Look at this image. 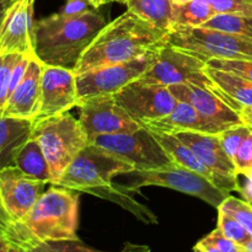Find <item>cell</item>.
<instances>
[{"label": "cell", "mask_w": 252, "mask_h": 252, "mask_svg": "<svg viewBox=\"0 0 252 252\" xmlns=\"http://www.w3.org/2000/svg\"><path fill=\"white\" fill-rule=\"evenodd\" d=\"M166 39L167 31L127 9L103 26L84 52L74 71L78 75L98 66L123 63L154 53L166 44Z\"/></svg>", "instance_id": "6da1fadb"}, {"label": "cell", "mask_w": 252, "mask_h": 252, "mask_svg": "<svg viewBox=\"0 0 252 252\" xmlns=\"http://www.w3.org/2000/svg\"><path fill=\"white\" fill-rule=\"evenodd\" d=\"M53 185L41 194L24 219L12 225L7 240L17 252L36 251L47 241L79 239V193Z\"/></svg>", "instance_id": "7a4b0ae2"}, {"label": "cell", "mask_w": 252, "mask_h": 252, "mask_svg": "<svg viewBox=\"0 0 252 252\" xmlns=\"http://www.w3.org/2000/svg\"><path fill=\"white\" fill-rule=\"evenodd\" d=\"M106 25L95 10L76 16L53 14L34 22L33 54L44 65L74 70L84 52Z\"/></svg>", "instance_id": "3957f363"}, {"label": "cell", "mask_w": 252, "mask_h": 252, "mask_svg": "<svg viewBox=\"0 0 252 252\" xmlns=\"http://www.w3.org/2000/svg\"><path fill=\"white\" fill-rule=\"evenodd\" d=\"M31 137L39 143L46 155L53 177L52 185L57 184L74 158L90 143L80 121L69 111L36 121Z\"/></svg>", "instance_id": "277c9868"}, {"label": "cell", "mask_w": 252, "mask_h": 252, "mask_svg": "<svg viewBox=\"0 0 252 252\" xmlns=\"http://www.w3.org/2000/svg\"><path fill=\"white\" fill-rule=\"evenodd\" d=\"M135 170L130 162L106 148L90 142L79 152L57 181V186L89 193L91 189L108 186L118 175Z\"/></svg>", "instance_id": "5b68a950"}, {"label": "cell", "mask_w": 252, "mask_h": 252, "mask_svg": "<svg viewBox=\"0 0 252 252\" xmlns=\"http://www.w3.org/2000/svg\"><path fill=\"white\" fill-rule=\"evenodd\" d=\"M166 43L206 63L211 59L252 61L251 42L209 27H175L167 32Z\"/></svg>", "instance_id": "8992f818"}, {"label": "cell", "mask_w": 252, "mask_h": 252, "mask_svg": "<svg viewBox=\"0 0 252 252\" xmlns=\"http://www.w3.org/2000/svg\"><path fill=\"white\" fill-rule=\"evenodd\" d=\"M127 175H130L135 179L134 181H132V185L125 187L128 192L135 191L145 186L166 187L197 197L217 209L229 196V193L217 187L206 176L197 174L193 170L187 169L176 162H172L171 165L160 169L133 170Z\"/></svg>", "instance_id": "52a82bcc"}, {"label": "cell", "mask_w": 252, "mask_h": 252, "mask_svg": "<svg viewBox=\"0 0 252 252\" xmlns=\"http://www.w3.org/2000/svg\"><path fill=\"white\" fill-rule=\"evenodd\" d=\"M157 52L132 61L108 64L78 74L76 88L79 102L97 96L115 95L128 84L140 79L154 64Z\"/></svg>", "instance_id": "ba28073f"}, {"label": "cell", "mask_w": 252, "mask_h": 252, "mask_svg": "<svg viewBox=\"0 0 252 252\" xmlns=\"http://www.w3.org/2000/svg\"><path fill=\"white\" fill-rule=\"evenodd\" d=\"M206 62L166 43L158 49L152 68L138 80L162 86L191 83L214 89L213 81L206 73Z\"/></svg>", "instance_id": "9c48e42d"}, {"label": "cell", "mask_w": 252, "mask_h": 252, "mask_svg": "<svg viewBox=\"0 0 252 252\" xmlns=\"http://www.w3.org/2000/svg\"><path fill=\"white\" fill-rule=\"evenodd\" d=\"M93 143L127 160L135 170L160 169L174 162L169 153L158 142L154 133L144 126L134 133L98 135Z\"/></svg>", "instance_id": "30bf717a"}, {"label": "cell", "mask_w": 252, "mask_h": 252, "mask_svg": "<svg viewBox=\"0 0 252 252\" xmlns=\"http://www.w3.org/2000/svg\"><path fill=\"white\" fill-rule=\"evenodd\" d=\"M113 97L140 126L165 117L177 103L167 86L140 80L128 84Z\"/></svg>", "instance_id": "8fae6325"}, {"label": "cell", "mask_w": 252, "mask_h": 252, "mask_svg": "<svg viewBox=\"0 0 252 252\" xmlns=\"http://www.w3.org/2000/svg\"><path fill=\"white\" fill-rule=\"evenodd\" d=\"M78 107L80 108L79 121L90 142L98 135L134 133L143 127L118 105L113 95L80 101Z\"/></svg>", "instance_id": "7c38bea8"}, {"label": "cell", "mask_w": 252, "mask_h": 252, "mask_svg": "<svg viewBox=\"0 0 252 252\" xmlns=\"http://www.w3.org/2000/svg\"><path fill=\"white\" fill-rule=\"evenodd\" d=\"M176 100L193 106L201 117L211 125L217 133L243 125L240 113L218 91L196 84H176L167 86Z\"/></svg>", "instance_id": "4fadbf2b"}, {"label": "cell", "mask_w": 252, "mask_h": 252, "mask_svg": "<svg viewBox=\"0 0 252 252\" xmlns=\"http://www.w3.org/2000/svg\"><path fill=\"white\" fill-rule=\"evenodd\" d=\"M79 102L76 74L71 69L44 65L39 108L33 122L68 112Z\"/></svg>", "instance_id": "5bb4252c"}, {"label": "cell", "mask_w": 252, "mask_h": 252, "mask_svg": "<svg viewBox=\"0 0 252 252\" xmlns=\"http://www.w3.org/2000/svg\"><path fill=\"white\" fill-rule=\"evenodd\" d=\"M46 182L29 176L19 167L0 170V197L14 223L20 221L44 192Z\"/></svg>", "instance_id": "9a60e30c"}, {"label": "cell", "mask_w": 252, "mask_h": 252, "mask_svg": "<svg viewBox=\"0 0 252 252\" xmlns=\"http://www.w3.org/2000/svg\"><path fill=\"white\" fill-rule=\"evenodd\" d=\"M34 0H14L0 21V56L33 53Z\"/></svg>", "instance_id": "2e32d148"}, {"label": "cell", "mask_w": 252, "mask_h": 252, "mask_svg": "<svg viewBox=\"0 0 252 252\" xmlns=\"http://www.w3.org/2000/svg\"><path fill=\"white\" fill-rule=\"evenodd\" d=\"M171 134L176 135L184 144H186L201 160L202 164L206 165L212 171L223 176L238 179L239 172L234 164V160L224 150L218 134L191 132V130L171 133Z\"/></svg>", "instance_id": "e0dca14e"}, {"label": "cell", "mask_w": 252, "mask_h": 252, "mask_svg": "<svg viewBox=\"0 0 252 252\" xmlns=\"http://www.w3.org/2000/svg\"><path fill=\"white\" fill-rule=\"evenodd\" d=\"M44 64L33 56L24 78L7 98L2 115L34 120L41 100V80Z\"/></svg>", "instance_id": "ac0fdd59"}, {"label": "cell", "mask_w": 252, "mask_h": 252, "mask_svg": "<svg viewBox=\"0 0 252 252\" xmlns=\"http://www.w3.org/2000/svg\"><path fill=\"white\" fill-rule=\"evenodd\" d=\"M152 132L154 133L155 138L161 144V147L169 153L174 162L182 165V166L187 167L189 170H193L197 174L203 175L207 179L211 180L217 187L225 191L226 193H230L233 191H240L238 179L223 176V175L216 174L214 171H212L206 165L202 164L201 160L194 155V153L186 144H184L176 135L171 134V133L157 132V130H152Z\"/></svg>", "instance_id": "d6986e66"}, {"label": "cell", "mask_w": 252, "mask_h": 252, "mask_svg": "<svg viewBox=\"0 0 252 252\" xmlns=\"http://www.w3.org/2000/svg\"><path fill=\"white\" fill-rule=\"evenodd\" d=\"M33 120L0 116V170L15 166V160L33 130Z\"/></svg>", "instance_id": "ffe728a7"}, {"label": "cell", "mask_w": 252, "mask_h": 252, "mask_svg": "<svg viewBox=\"0 0 252 252\" xmlns=\"http://www.w3.org/2000/svg\"><path fill=\"white\" fill-rule=\"evenodd\" d=\"M144 127H147L150 130L164 133H177L191 130V132L218 134L217 130L201 117V115L197 112L193 106L189 105V102L179 100H177L174 110L169 115L160 118V120L147 123Z\"/></svg>", "instance_id": "44dd1931"}, {"label": "cell", "mask_w": 252, "mask_h": 252, "mask_svg": "<svg viewBox=\"0 0 252 252\" xmlns=\"http://www.w3.org/2000/svg\"><path fill=\"white\" fill-rule=\"evenodd\" d=\"M206 73L213 81L214 89L240 112L241 108L252 106V81L239 74L206 66Z\"/></svg>", "instance_id": "7402d4cb"}, {"label": "cell", "mask_w": 252, "mask_h": 252, "mask_svg": "<svg viewBox=\"0 0 252 252\" xmlns=\"http://www.w3.org/2000/svg\"><path fill=\"white\" fill-rule=\"evenodd\" d=\"M15 166L22 172L37 180L51 184L53 182L51 167L41 145L34 138H30L15 160Z\"/></svg>", "instance_id": "603a6c76"}, {"label": "cell", "mask_w": 252, "mask_h": 252, "mask_svg": "<svg viewBox=\"0 0 252 252\" xmlns=\"http://www.w3.org/2000/svg\"><path fill=\"white\" fill-rule=\"evenodd\" d=\"M127 9L154 26L169 32L172 29V4L170 0H127Z\"/></svg>", "instance_id": "cb8c5ba5"}, {"label": "cell", "mask_w": 252, "mask_h": 252, "mask_svg": "<svg viewBox=\"0 0 252 252\" xmlns=\"http://www.w3.org/2000/svg\"><path fill=\"white\" fill-rule=\"evenodd\" d=\"M127 189L125 187L120 186H113L112 184L108 185V186L98 187V189H91L89 192V194H93V196L101 197V198L108 199L111 202H115V203L120 204L121 207H123L125 209L129 211L130 213L134 214L139 220L144 221L147 224H157L158 218L147 208V207L142 206V204L138 203L132 196L127 193Z\"/></svg>", "instance_id": "d4e9b609"}, {"label": "cell", "mask_w": 252, "mask_h": 252, "mask_svg": "<svg viewBox=\"0 0 252 252\" xmlns=\"http://www.w3.org/2000/svg\"><path fill=\"white\" fill-rule=\"evenodd\" d=\"M216 14V10L207 0H191L186 4L174 5L172 29L202 26Z\"/></svg>", "instance_id": "484cf974"}, {"label": "cell", "mask_w": 252, "mask_h": 252, "mask_svg": "<svg viewBox=\"0 0 252 252\" xmlns=\"http://www.w3.org/2000/svg\"><path fill=\"white\" fill-rule=\"evenodd\" d=\"M203 27L220 30L238 36L252 43V16L251 15L235 14V12H217L211 17Z\"/></svg>", "instance_id": "4316f807"}, {"label": "cell", "mask_w": 252, "mask_h": 252, "mask_svg": "<svg viewBox=\"0 0 252 252\" xmlns=\"http://www.w3.org/2000/svg\"><path fill=\"white\" fill-rule=\"evenodd\" d=\"M193 250L198 252H245L243 245L226 238L219 228L214 229L199 240L193 246Z\"/></svg>", "instance_id": "83f0119b"}, {"label": "cell", "mask_w": 252, "mask_h": 252, "mask_svg": "<svg viewBox=\"0 0 252 252\" xmlns=\"http://www.w3.org/2000/svg\"><path fill=\"white\" fill-rule=\"evenodd\" d=\"M218 211H223L225 213H228L229 216L234 217V218L238 219L244 226H245L246 230L249 231V234L252 238V204L249 202L243 201V199L235 198V197H231L229 194L223 202H221L220 206L218 207Z\"/></svg>", "instance_id": "f1b7e54d"}, {"label": "cell", "mask_w": 252, "mask_h": 252, "mask_svg": "<svg viewBox=\"0 0 252 252\" xmlns=\"http://www.w3.org/2000/svg\"><path fill=\"white\" fill-rule=\"evenodd\" d=\"M217 228L220 229V231L226 238L240 244V245H244L251 238L245 226L238 219L229 216L223 211H218V226Z\"/></svg>", "instance_id": "f546056e"}, {"label": "cell", "mask_w": 252, "mask_h": 252, "mask_svg": "<svg viewBox=\"0 0 252 252\" xmlns=\"http://www.w3.org/2000/svg\"><path fill=\"white\" fill-rule=\"evenodd\" d=\"M21 54L9 53L0 56V116L4 113L7 98H9V84L12 69Z\"/></svg>", "instance_id": "4dcf8cb0"}, {"label": "cell", "mask_w": 252, "mask_h": 252, "mask_svg": "<svg viewBox=\"0 0 252 252\" xmlns=\"http://www.w3.org/2000/svg\"><path fill=\"white\" fill-rule=\"evenodd\" d=\"M250 132L251 128H249L248 126L239 125L235 126V127L228 128V129L218 133L219 139H220V143L221 145H223L224 150H225L226 154H228L233 160L234 158H235L239 147H240L241 143L244 142V139L248 137V134Z\"/></svg>", "instance_id": "1f68e13d"}, {"label": "cell", "mask_w": 252, "mask_h": 252, "mask_svg": "<svg viewBox=\"0 0 252 252\" xmlns=\"http://www.w3.org/2000/svg\"><path fill=\"white\" fill-rule=\"evenodd\" d=\"M207 65L239 74L252 81V61L246 59H211Z\"/></svg>", "instance_id": "d6a6232c"}, {"label": "cell", "mask_w": 252, "mask_h": 252, "mask_svg": "<svg viewBox=\"0 0 252 252\" xmlns=\"http://www.w3.org/2000/svg\"><path fill=\"white\" fill-rule=\"evenodd\" d=\"M234 164L239 175H249L252 172V130L244 139L234 158Z\"/></svg>", "instance_id": "836d02e7"}, {"label": "cell", "mask_w": 252, "mask_h": 252, "mask_svg": "<svg viewBox=\"0 0 252 252\" xmlns=\"http://www.w3.org/2000/svg\"><path fill=\"white\" fill-rule=\"evenodd\" d=\"M216 12H235V14L251 15L252 0H207Z\"/></svg>", "instance_id": "e575fe53"}, {"label": "cell", "mask_w": 252, "mask_h": 252, "mask_svg": "<svg viewBox=\"0 0 252 252\" xmlns=\"http://www.w3.org/2000/svg\"><path fill=\"white\" fill-rule=\"evenodd\" d=\"M36 251H94L93 249L81 243L79 239H68V240L47 241L39 245Z\"/></svg>", "instance_id": "d590c367"}, {"label": "cell", "mask_w": 252, "mask_h": 252, "mask_svg": "<svg viewBox=\"0 0 252 252\" xmlns=\"http://www.w3.org/2000/svg\"><path fill=\"white\" fill-rule=\"evenodd\" d=\"M91 2L89 0H66L59 14L63 16H76L90 10ZM94 7V6H93Z\"/></svg>", "instance_id": "8d00e7d4"}, {"label": "cell", "mask_w": 252, "mask_h": 252, "mask_svg": "<svg viewBox=\"0 0 252 252\" xmlns=\"http://www.w3.org/2000/svg\"><path fill=\"white\" fill-rule=\"evenodd\" d=\"M12 225H14V220L11 219L10 214L7 213L6 208H5L4 203L0 197V235L5 236L7 239L10 231H11Z\"/></svg>", "instance_id": "74e56055"}, {"label": "cell", "mask_w": 252, "mask_h": 252, "mask_svg": "<svg viewBox=\"0 0 252 252\" xmlns=\"http://www.w3.org/2000/svg\"><path fill=\"white\" fill-rule=\"evenodd\" d=\"M240 118L243 121V125L248 126L249 128H252V106H248L240 110Z\"/></svg>", "instance_id": "f35d334b"}, {"label": "cell", "mask_w": 252, "mask_h": 252, "mask_svg": "<svg viewBox=\"0 0 252 252\" xmlns=\"http://www.w3.org/2000/svg\"><path fill=\"white\" fill-rule=\"evenodd\" d=\"M0 252H17V250L5 236L0 235Z\"/></svg>", "instance_id": "ab89813d"}, {"label": "cell", "mask_w": 252, "mask_h": 252, "mask_svg": "<svg viewBox=\"0 0 252 252\" xmlns=\"http://www.w3.org/2000/svg\"><path fill=\"white\" fill-rule=\"evenodd\" d=\"M12 1H14V0H0V21L2 20L5 12L9 9L10 5L12 4Z\"/></svg>", "instance_id": "60d3db41"}, {"label": "cell", "mask_w": 252, "mask_h": 252, "mask_svg": "<svg viewBox=\"0 0 252 252\" xmlns=\"http://www.w3.org/2000/svg\"><path fill=\"white\" fill-rule=\"evenodd\" d=\"M244 249H245V252H252V238L249 239L245 244H244Z\"/></svg>", "instance_id": "b9f144b4"}, {"label": "cell", "mask_w": 252, "mask_h": 252, "mask_svg": "<svg viewBox=\"0 0 252 252\" xmlns=\"http://www.w3.org/2000/svg\"><path fill=\"white\" fill-rule=\"evenodd\" d=\"M91 2V5L94 6V9H98L101 5H103V0H89Z\"/></svg>", "instance_id": "7bdbcfd3"}, {"label": "cell", "mask_w": 252, "mask_h": 252, "mask_svg": "<svg viewBox=\"0 0 252 252\" xmlns=\"http://www.w3.org/2000/svg\"><path fill=\"white\" fill-rule=\"evenodd\" d=\"M174 5H181V4H186V2L191 1V0H170Z\"/></svg>", "instance_id": "ee69618b"}, {"label": "cell", "mask_w": 252, "mask_h": 252, "mask_svg": "<svg viewBox=\"0 0 252 252\" xmlns=\"http://www.w3.org/2000/svg\"><path fill=\"white\" fill-rule=\"evenodd\" d=\"M121 2V4H127V0H103V5L108 4V2Z\"/></svg>", "instance_id": "f6af8a7d"}, {"label": "cell", "mask_w": 252, "mask_h": 252, "mask_svg": "<svg viewBox=\"0 0 252 252\" xmlns=\"http://www.w3.org/2000/svg\"><path fill=\"white\" fill-rule=\"evenodd\" d=\"M251 130H252V128H251Z\"/></svg>", "instance_id": "bcb514c9"}]
</instances>
